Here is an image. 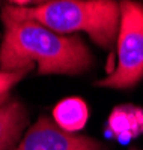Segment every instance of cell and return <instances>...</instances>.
Segmentation results:
<instances>
[{
    "label": "cell",
    "mask_w": 143,
    "mask_h": 150,
    "mask_svg": "<svg viewBox=\"0 0 143 150\" xmlns=\"http://www.w3.org/2000/svg\"><path fill=\"white\" fill-rule=\"evenodd\" d=\"M5 38L0 47V71L77 75L92 66V56L79 36H62L42 24L20 20L2 12Z\"/></svg>",
    "instance_id": "obj_1"
},
{
    "label": "cell",
    "mask_w": 143,
    "mask_h": 150,
    "mask_svg": "<svg viewBox=\"0 0 143 150\" xmlns=\"http://www.w3.org/2000/svg\"><path fill=\"white\" fill-rule=\"evenodd\" d=\"M2 12L20 20L42 24L57 35L86 32L90 39L104 48H110L121 23L119 3L112 0H57L38 6L3 5Z\"/></svg>",
    "instance_id": "obj_2"
},
{
    "label": "cell",
    "mask_w": 143,
    "mask_h": 150,
    "mask_svg": "<svg viewBox=\"0 0 143 150\" xmlns=\"http://www.w3.org/2000/svg\"><path fill=\"white\" fill-rule=\"evenodd\" d=\"M118 62L114 71L98 81L99 87L129 89L143 78V5L121 2Z\"/></svg>",
    "instance_id": "obj_3"
},
{
    "label": "cell",
    "mask_w": 143,
    "mask_h": 150,
    "mask_svg": "<svg viewBox=\"0 0 143 150\" xmlns=\"http://www.w3.org/2000/svg\"><path fill=\"white\" fill-rule=\"evenodd\" d=\"M14 150H106V147L94 138L63 131L56 122L42 116Z\"/></svg>",
    "instance_id": "obj_4"
},
{
    "label": "cell",
    "mask_w": 143,
    "mask_h": 150,
    "mask_svg": "<svg viewBox=\"0 0 143 150\" xmlns=\"http://www.w3.org/2000/svg\"><path fill=\"white\" fill-rule=\"evenodd\" d=\"M27 125V111L20 101H8L0 105V150L14 149Z\"/></svg>",
    "instance_id": "obj_5"
},
{
    "label": "cell",
    "mask_w": 143,
    "mask_h": 150,
    "mask_svg": "<svg viewBox=\"0 0 143 150\" xmlns=\"http://www.w3.org/2000/svg\"><path fill=\"white\" fill-rule=\"evenodd\" d=\"M53 116H54L56 125L60 129L72 134L84 128L89 117V111L83 99L66 98L54 107Z\"/></svg>",
    "instance_id": "obj_6"
},
{
    "label": "cell",
    "mask_w": 143,
    "mask_h": 150,
    "mask_svg": "<svg viewBox=\"0 0 143 150\" xmlns=\"http://www.w3.org/2000/svg\"><path fill=\"white\" fill-rule=\"evenodd\" d=\"M109 128L122 141L134 138L143 132V111L129 105L114 108L109 119Z\"/></svg>",
    "instance_id": "obj_7"
},
{
    "label": "cell",
    "mask_w": 143,
    "mask_h": 150,
    "mask_svg": "<svg viewBox=\"0 0 143 150\" xmlns=\"http://www.w3.org/2000/svg\"><path fill=\"white\" fill-rule=\"evenodd\" d=\"M27 72L29 71H17V72H3V71H0V105L8 102L11 89Z\"/></svg>",
    "instance_id": "obj_8"
},
{
    "label": "cell",
    "mask_w": 143,
    "mask_h": 150,
    "mask_svg": "<svg viewBox=\"0 0 143 150\" xmlns=\"http://www.w3.org/2000/svg\"><path fill=\"white\" fill-rule=\"evenodd\" d=\"M133 150H137V149H133Z\"/></svg>",
    "instance_id": "obj_9"
}]
</instances>
